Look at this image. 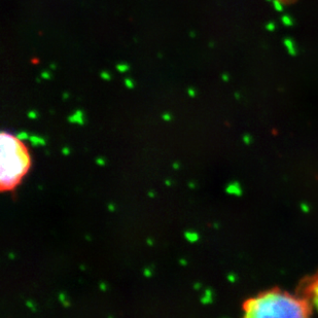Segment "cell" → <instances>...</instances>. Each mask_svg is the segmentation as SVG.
<instances>
[{
	"label": "cell",
	"instance_id": "obj_9",
	"mask_svg": "<svg viewBox=\"0 0 318 318\" xmlns=\"http://www.w3.org/2000/svg\"><path fill=\"white\" fill-rule=\"evenodd\" d=\"M29 137H30V136L28 135L27 132H19V133L15 135V138L19 139L20 141H24V140L29 139Z\"/></svg>",
	"mask_w": 318,
	"mask_h": 318
},
{
	"label": "cell",
	"instance_id": "obj_11",
	"mask_svg": "<svg viewBox=\"0 0 318 318\" xmlns=\"http://www.w3.org/2000/svg\"><path fill=\"white\" fill-rule=\"evenodd\" d=\"M25 304H26V306L32 312H36V308H35V305H34V303H33L32 301H26V302H25Z\"/></svg>",
	"mask_w": 318,
	"mask_h": 318
},
{
	"label": "cell",
	"instance_id": "obj_23",
	"mask_svg": "<svg viewBox=\"0 0 318 318\" xmlns=\"http://www.w3.org/2000/svg\"><path fill=\"white\" fill-rule=\"evenodd\" d=\"M188 94L190 97H192V98H194L195 96H196V92H195L194 89H192V88H188Z\"/></svg>",
	"mask_w": 318,
	"mask_h": 318
},
{
	"label": "cell",
	"instance_id": "obj_5",
	"mask_svg": "<svg viewBox=\"0 0 318 318\" xmlns=\"http://www.w3.org/2000/svg\"><path fill=\"white\" fill-rule=\"evenodd\" d=\"M184 238L188 240L190 243H195L197 242L199 239H200V236L197 232H193V231H186L184 232Z\"/></svg>",
	"mask_w": 318,
	"mask_h": 318
},
{
	"label": "cell",
	"instance_id": "obj_37",
	"mask_svg": "<svg viewBox=\"0 0 318 318\" xmlns=\"http://www.w3.org/2000/svg\"><path fill=\"white\" fill-rule=\"evenodd\" d=\"M79 269H81V271H85V267L83 266V265H81V266H79Z\"/></svg>",
	"mask_w": 318,
	"mask_h": 318
},
{
	"label": "cell",
	"instance_id": "obj_2",
	"mask_svg": "<svg viewBox=\"0 0 318 318\" xmlns=\"http://www.w3.org/2000/svg\"><path fill=\"white\" fill-rule=\"evenodd\" d=\"M226 193L228 195H232V196L236 197H241L242 196V188L240 183L238 181H233V182L229 183L226 188Z\"/></svg>",
	"mask_w": 318,
	"mask_h": 318
},
{
	"label": "cell",
	"instance_id": "obj_33",
	"mask_svg": "<svg viewBox=\"0 0 318 318\" xmlns=\"http://www.w3.org/2000/svg\"><path fill=\"white\" fill-rule=\"evenodd\" d=\"M188 188H192V190H193V188H196V183H194V182H188Z\"/></svg>",
	"mask_w": 318,
	"mask_h": 318
},
{
	"label": "cell",
	"instance_id": "obj_18",
	"mask_svg": "<svg viewBox=\"0 0 318 318\" xmlns=\"http://www.w3.org/2000/svg\"><path fill=\"white\" fill-rule=\"evenodd\" d=\"M96 164L99 166H104L105 164H106V162H105L104 159H102V158H97L96 159Z\"/></svg>",
	"mask_w": 318,
	"mask_h": 318
},
{
	"label": "cell",
	"instance_id": "obj_31",
	"mask_svg": "<svg viewBox=\"0 0 318 318\" xmlns=\"http://www.w3.org/2000/svg\"><path fill=\"white\" fill-rule=\"evenodd\" d=\"M165 184L167 185V186H171V185H172V181H171L170 179H166V180H165Z\"/></svg>",
	"mask_w": 318,
	"mask_h": 318
},
{
	"label": "cell",
	"instance_id": "obj_7",
	"mask_svg": "<svg viewBox=\"0 0 318 318\" xmlns=\"http://www.w3.org/2000/svg\"><path fill=\"white\" fill-rule=\"evenodd\" d=\"M39 139H40L39 136L32 135V136H30V137H29V139H28V140H29V141H30L31 145H32L33 147H36V146L39 145Z\"/></svg>",
	"mask_w": 318,
	"mask_h": 318
},
{
	"label": "cell",
	"instance_id": "obj_25",
	"mask_svg": "<svg viewBox=\"0 0 318 318\" xmlns=\"http://www.w3.org/2000/svg\"><path fill=\"white\" fill-rule=\"evenodd\" d=\"M313 305L315 307V309L318 312V296H315V298H313Z\"/></svg>",
	"mask_w": 318,
	"mask_h": 318
},
{
	"label": "cell",
	"instance_id": "obj_10",
	"mask_svg": "<svg viewBox=\"0 0 318 318\" xmlns=\"http://www.w3.org/2000/svg\"><path fill=\"white\" fill-rule=\"evenodd\" d=\"M243 141H244V143L246 144V145H250L251 142H252V137H251L249 134H245V135L243 136Z\"/></svg>",
	"mask_w": 318,
	"mask_h": 318
},
{
	"label": "cell",
	"instance_id": "obj_12",
	"mask_svg": "<svg viewBox=\"0 0 318 318\" xmlns=\"http://www.w3.org/2000/svg\"><path fill=\"white\" fill-rule=\"evenodd\" d=\"M125 85L128 89H133L134 88V83L131 78H126L125 79Z\"/></svg>",
	"mask_w": 318,
	"mask_h": 318
},
{
	"label": "cell",
	"instance_id": "obj_13",
	"mask_svg": "<svg viewBox=\"0 0 318 318\" xmlns=\"http://www.w3.org/2000/svg\"><path fill=\"white\" fill-rule=\"evenodd\" d=\"M301 210L304 212V213H308L310 211V206L307 204V203H302L301 204Z\"/></svg>",
	"mask_w": 318,
	"mask_h": 318
},
{
	"label": "cell",
	"instance_id": "obj_6",
	"mask_svg": "<svg viewBox=\"0 0 318 318\" xmlns=\"http://www.w3.org/2000/svg\"><path fill=\"white\" fill-rule=\"evenodd\" d=\"M58 298H59V301L62 303V305L64 306V307L68 308L70 306V303L68 302L67 300V296H66V293L65 292H60L59 294H58Z\"/></svg>",
	"mask_w": 318,
	"mask_h": 318
},
{
	"label": "cell",
	"instance_id": "obj_39",
	"mask_svg": "<svg viewBox=\"0 0 318 318\" xmlns=\"http://www.w3.org/2000/svg\"><path fill=\"white\" fill-rule=\"evenodd\" d=\"M213 227H214V229H218V227H219V226H218L217 223H213Z\"/></svg>",
	"mask_w": 318,
	"mask_h": 318
},
{
	"label": "cell",
	"instance_id": "obj_32",
	"mask_svg": "<svg viewBox=\"0 0 318 318\" xmlns=\"http://www.w3.org/2000/svg\"><path fill=\"white\" fill-rule=\"evenodd\" d=\"M147 196L149 197V198H155V194L153 192H148L147 193Z\"/></svg>",
	"mask_w": 318,
	"mask_h": 318
},
{
	"label": "cell",
	"instance_id": "obj_3",
	"mask_svg": "<svg viewBox=\"0 0 318 318\" xmlns=\"http://www.w3.org/2000/svg\"><path fill=\"white\" fill-rule=\"evenodd\" d=\"M68 122L71 124H77V125H83L85 120H83V112L81 110H76L74 111L71 116H68Z\"/></svg>",
	"mask_w": 318,
	"mask_h": 318
},
{
	"label": "cell",
	"instance_id": "obj_38",
	"mask_svg": "<svg viewBox=\"0 0 318 318\" xmlns=\"http://www.w3.org/2000/svg\"><path fill=\"white\" fill-rule=\"evenodd\" d=\"M279 1H280V2H282V3H286V2H289L290 0H279Z\"/></svg>",
	"mask_w": 318,
	"mask_h": 318
},
{
	"label": "cell",
	"instance_id": "obj_28",
	"mask_svg": "<svg viewBox=\"0 0 318 318\" xmlns=\"http://www.w3.org/2000/svg\"><path fill=\"white\" fill-rule=\"evenodd\" d=\"M179 264H180L181 266H186V265H188V261H185L184 258H180L179 259Z\"/></svg>",
	"mask_w": 318,
	"mask_h": 318
},
{
	"label": "cell",
	"instance_id": "obj_1",
	"mask_svg": "<svg viewBox=\"0 0 318 318\" xmlns=\"http://www.w3.org/2000/svg\"><path fill=\"white\" fill-rule=\"evenodd\" d=\"M307 303L278 290L267 291L244 304V317H306Z\"/></svg>",
	"mask_w": 318,
	"mask_h": 318
},
{
	"label": "cell",
	"instance_id": "obj_15",
	"mask_svg": "<svg viewBox=\"0 0 318 318\" xmlns=\"http://www.w3.org/2000/svg\"><path fill=\"white\" fill-rule=\"evenodd\" d=\"M151 268H145L143 270V275L144 277H146V278H149V277H151Z\"/></svg>",
	"mask_w": 318,
	"mask_h": 318
},
{
	"label": "cell",
	"instance_id": "obj_36",
	"mask_svg": "<svg viewBox=\"0 0 318 318\" xmlns=\"http://www.w3.org/2000/svg\"><path fill=\"white\" fill-rule=\"evenodd\" d=\"M68 97H69V95H68L67 93H64V94H63V99H67Z\"/></svg>",
	"mask_w": 318,
	"mask_h": 318
},
{
	"label": "cell",
	"instance_id": "obj_20",
	"mask_svg": "<svg viewBox=\"0 0 318 318\" xmlns=\"http://www.w3.org/2000/svg\"><path fill=\"white\" fill-rule=\"evenodd\" d=\"M107 209H108L110 212H114L116 211V205H114L113 203H109V204L107 205Z\"/></svg>",
	"mask_w": 318,
	"mask_h": 318
},
{
	"label": "cell",
	"instance_id": "obj_35",
	"mask_svg": "<svg viewBox=\"0 0 318 318\" xmlns=\"http://www.w3.org/2000/svg\"><path fill=\"white\" fill-rule=\"evenodd\" d=\"M15 255L13 254V252H8V258L9 259H15Z\"/></svg>",
	"mask_w": 318,
	"mask_h": 318
},
{
	"label": "cell",
	"instance_id": "obj_22",
	"mask_svg": "<svg viewBox=\"0 0 318 318\" xmlns=\"http://www.w3.org/2000/svg\"><path fill=\"white\" fill-rule=\"evenodd\" d=\"M236 279H237L236 278V275H234V274L228 275V280H229L230 282H232V283H234V282L236 281Z\"/></svg>",
	"mask_w": 318,
	"mask_h": 318
},
{
	"label": "cell",
	"instance_id": "obj_19",
	"mask_svg": "<svg viewBox=\"0 0 318 318\" xmlns=\"http://www.w3.org/2000/svg\"><path fill=\"white\" fill-rule=\"evenodd\" d=\"M99 288H100V290H102V291H106L107 290V284L105 283V282H100L99 283Z\"/></svg>",
	"mask_w": 318,
	"mask_h": 318
},
{
	"label": "cell",
	"instance_id": "obj_29",
	"mask_svg": "<svg viewBox=\"0 0 318 318\" xmlns=\"http://www.w3.org/2000/svg\"><path fill=\"white\" fill-rule=\"evenodd\" d=\"M39 145H41V146L46 145V139H44L43 137H40V139H39Z\"/></svg>",
	"mask_w": 318,
	"mask_h": 318
},
{
	"label": "cell",
	"instance_id": "obj_8",
	"mask_svg": "<svg viewBox=\"0 0 318 318\" xmlns=\"http://www.w3.org/2000/svg\"><path fill=\"white\" fill-rule=\"evenodd\" d=\"M116 69H118V71L120 72V73H124V72L128 71V70L130 69V67H129L128 64L120 63V64H118V65H116Z\"/></svg>",
	"mask_w": 318,
	"mask_h": 318
},
{
	"label": "cell",
	"instance_id": "obj_24",
	"mask_svg": "<svg viewBox=\"0 0 318 318\" xmlns=\"http://www.w3.org/2000/svg\"><path fill=\"white\" fill-rule=\"evenodd\" d=\"M62 153H63L64 155H68L70 153V149L67 147V146H64V147L62 148Z\"/></svg>",
	"mask_w": 318,
	"mask_h": 318
},
{
	"label": "cell",
	"instance_id": "obj_30",
	"mask_svg": "<svg viewBox=\"0 0 318 318\" xmlns=\"http://www.w3.org/2000/svg\"><path fill=\"white\" fill-rule=\"evenodd\" d=\"M146 243H147L148 246H153V241L151 239H149V238L146 240Z\"/></svg>",
	"mask_w": 318,
	"mask_h": 318
},
{
	"label": "cell",
	"instance_id": "obj_27",
	"mask_svg": "<svg viewBox=\"0 0 318 318\" xmlns=\"http://www.w3.org/2000/svg\"><path fill=\"white\" fill-rule=\"evenodd\" d=\"M172 168L174 170H178L179 168H180V165H179L178 162H174V163L172 164Z\"/></svg>",
	"mask_w": 318,
	"mask_h": 318
},
{
	"label": "cell",
	"instance_id": "obj_14",
	"mask_svg": "<svg viewBox=\"0 0 318 318\" xmlns=\"http://www.w3.org/2000/svg\"><path fill=\"white\" fill-rule=\"evenodd\" d=\"M100 76H101V78L104 79V81H110V74H109L107 71H102L100 73Z\"/></svg>",
	"mask_w": 318,
	"mask_h": 318
},
{
	"label": "cell",
	"instance_id": "obj_4",
	"mask_svg": "<svg viewBox=\"0 0 318 318\" xmlns=\"http://www.w3.org/2000/svg\"><path fill=\"white\" fill-rule=\"evenodd\" d=\"M212 301H213V291L210 288H207L201 298V303L203 305H208V304H211Z\"/></svg>",
	"mask_w": 318,
	"mask_h": 318
},
{
	"label": "cell",
	"instance_id": "obj_16",
	"mask_svg": "<svg viewBox=\"0 0 318 318\" xmlns=\"http://www.w3.org/2000/svg\"><path fill=\"white\" fill-rule=\"evenodd\" d=\"M27 116H28L29 118H31V120H35V118H37V113H36V111H34V110L29 111L28 113H27Z\"/></svg>",
	"mask_w": 318,
	"mask_h": 318
},
{
	"label": "cell",
	"instance_id": "obj_34",
	"mask_svg": "<svg viewBox=\"0 0 318 318\" xmlns=\"http://www.w3.org/2000/svg\"><path fill=\"white\" fill-rule=\"evenodd\" d=\"M194 288H195V289H196V290H199V289H200V288H201V284H200V283H195V284H194Z\"/></svg>",
	"mask_w": 318,
	"mask_h": 318
},
{
	"label": "cell",
	"instance_id": "obj_21",
	"mask_svg": "<svg viewBox=\"0 0 318 318\" xmlns=\"http://www.w3.org/2000/svg\"><path fill=\"white\" fill-rule=\"evenodd\" d=\"M41 77H42V78H43V79H50V72H48V71H43V72H42V73H41Z\"/></svg>",
	"mask_w": 318,
	"mask_h": 318
},
{
	"label": "cell",
	"instance_id": "obj_26",
	"mask_svg": "<svg viewBox=\"0 0 318 318\" xmlns=\"http://www.w3.org/2000/svg\"><path fill=\"white\" fill-rule=\"evenodd\" d=\"M313 292L315 296H318V282H316L313 286Z\"/></svg>",
	"mask_w": 318,
	"mask_h": 318
},
{
	"label": "cell",
	"instance_id": "obj_17",
	"mask_svg": "<svg viewBox=\"0 0 318 318\" xmlns=\"http://www.w3.org/2000/svg\"><path fill=\"white\" fill-rule=\"evenodd\" d=\"M162 118H163L165 122H170L171 120H172V116H171V114L167 113V112H165V113L162 116Z\"/></svg>",
	"mask_w": 318,
	"mask_h": 318
},
{
	"label": "cell",
	"instance_id": "obj_40",
	"mask_svg": "<svg viewBox=\"0 0 318 318\" xmlns=\"http://www.w3.org/2000/svg\"><path fill=\"white\" fill-rule=\"evenodd\" d=\"M85 239H87V240H89V241H90V240H91V237H90L89 235H87V236H85Z\"/></svg>",
	"mask_w": 318,
	"mask_h": 318
}]
</instances>
